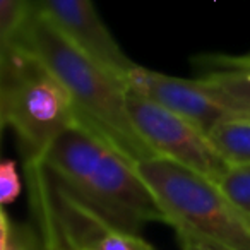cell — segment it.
Instances as JSON below:
<instances>
[{
    "instance_id": "cell-1",
    "label": "cell",
    "mask_w": 250,
    "mask_h": 250,
    "mask_svg": "<svg viewBox=\"0 0 250 250\" xmlns=\"http://www.w3.org/2000/svg\"><path fill=\"white\" fill-rule=\"evenodd\" d=\"M42 163L72 197L122 231L139 235L146 223H165L137 165L81 122L50 144Z\"/></svg>"
},
{
    "instance_id": "cell-2",
    "label": "cell",
    "mask_w": 250,
    "mask_h": 250,
    "mask_svg": "<svg viewBox=\"0 0 250 250\" xmlns=\"http://www.w3.org/2000/svg\"><path fill=\"white\" fill-rule=\"evenodd\" d=\"M21 42L35 52L63 84L77 113V120L117 147L132 163L154 158L137 132L127 110V84L103 63L69 40L43 12L35 11Z\"/></svg>"
},
{
    "instance_id": "cell-3",
    "label": "cell",
    "mask_w": 250,
    "mask_h": 250,
    "mask_svg": "<svg viewBox=\"0 0 250 250\" xmlns=\"http://www.w3.org/2000/svg\"><path fill=\"white\" fill-rule=\"evenodd\" d=\"M137 170L182 250H250V219L216 182L163 156L143 161Z\"/></svg>"
},
{
    "instance_id": "cell-4",
    "label": "cell",
    "mask_w": 250,
    "mask_h": 250,
    "mask_svg": "<svg viewBox=\"0 0 250 250\" xmlns=\"http://www.w3.org/2000/svg\"><path fill=\"white\" fill-rule=\"evenodd\" d=\"M0 115L18 137L24 165L42 161L50 144L79 122L59 77L21 42L0 45Z\"/></svg>"
},
{
    "instance_id": "cell-5",
    "label": "cell",
    "mask_w": 250,
    "mask_h": 250,
    "mask_svg": "<svg viewBox=\"0 0 250 250\" xmlns=\"http://www.w3.org/2000/svg\"><path fill=\"white\" fill-rule=\"evenodd\" d=\"M127 110L147 146L156 156L173 160L218 184L231 165L221 156L209 136L187 118L160 106L127 86Z\"/></svg>"
},
{
    "instance_id": "cell-6",
    "label": "cell",
    "mask_w": 250,
    "mask_h": 250,
    "mask_svg": "<svg viewBox=\"0 0 250 250\" xmlns=\"http://www.w3.org/2000/svg\"><path fill=\"white\" fill-rule=\"evenodd\" d=\"M35 9L43 12L67 38L120 79L125 81L127 72L136 67L101 21L93 0H35Z\"/></svg>"
},
{
    "instance_id": "cell-7",
    "label": "cell",
    "mask_w": 250,
    "mask_h": 250,
    "mask_svg": "<svg viewBox=\"0 0 250 250\" xmlns=\"http://www.w3.org/2000/svg\"><path fill=\"white\" fill-rule=\"evenodd\" d=\"M125 83L160 106L187 118L206 134L218 122L229 117L199 79H182L136 65L127 72Z\"/></svg>"
},
{
    "instance_id": "cell-8",
    "label": "cell",
    "mask_w": 250,
    "mask_h": 250,
    "mask_svg": "<svg viewBox=\"0 0 250 250\" xmlns=\"http://www.w3.org/2000/svg\"><path fill=\"white\" fill-rule=\"evenodd\" d=\"M202 86L233 117L250 118V77L243 70L225 67L199 77Z\"/></svg>"
},
{
    "instance_id": "cell-9",
    "label": "cell",
    "mask_w": 250,
    "mask_h": 250,
    "mask_svg": "<svg viewBox=\"0 0 250 250\" xmlns=\"http://www.w3.org/2000/svg\"><path fill=\"white\" fill-rule=\"evenodd\" d=\"M208 136L231 167L250 163V118L229 115L218 122Z\"/></svg>"
},
{
    "instance_id": "cell-10",
    "label": "cell",
    "mask_w": 250,
    "mask_h": 250,
    "mask_svg": "<svg viewBox=\"0 0 250 250\" xmlns=\"http://www.w3.org/2000/svg\"><path fill=\"white\" fill-rule=\"evenodd\" d=\"M35 11V0H0V45L18 40Z\"/></svg>"
},
{
    "instance_id": "cell-11",
    "label": "cell",
    "mask_w": 250,
    "mask_h": 250,
    "mask_svg": "<svg viewBox=\"0 0 250 250\" xmlns=\"http://www.w3.org/2000/svg\"><path fill=\"white\" fill-rule=\"evenodd\" d=\"M218 185L233 206L250 219V163L229 167Z\"/></svg>"
},
{
    "instance_id": "cell-12",
    "label": "cell",
    "mask_w": 250,
    "mask_h": 250,
    "mask_svg": "<svg viewBox=\"0 0 250 250\" xmlns=\"http://www.w3.org/2000/svg\"><path fill=\"white\" fill-rule=\"evenodd\" d=\"M0 226H2L0 250H46L42 235H36L31 226L12 223L5 212L0 216Z\"/></svg>"
},
{
    "instance_id": "cell-13",
    "label": "cell",
    "mask_w": 250,
    "mask_h": 250,
    "mask_svg": "<svg viewBox=\"0 0 250 250\" xmlns=\"http://www.w3.org/2000/svg\"><path fill=\"white\" fill-rule=\"evenodd\" d=\"M21 194V180H19L16 163L12 160H4L0 163V202L9 206Z\"/></svg>"
},
{
    "instance_id": "cell-14",
    "label": "cell",
    "mask_w": 250,
    "mask_h": 250,
    "mask_svg": "<svg viewBox=\"0 0 250 250\" xmlns=\"http://www.w3.org/2000/svg\"><path fill=\"white\" fill-rule=\"evenodd\" d=\"M228 67H233V69H240L250 77V57H245V59H233L229 60V65Z\"/></svg>"
}]
</instances>
